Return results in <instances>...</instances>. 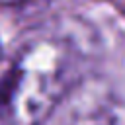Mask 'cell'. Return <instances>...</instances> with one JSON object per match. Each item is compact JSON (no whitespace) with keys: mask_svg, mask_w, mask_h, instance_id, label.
Listing matches in <instances>:
<instances>
[{"mask_svg":"<svg viewBox=\"0 0 125 125\" xmlns=\"http://www.w3.org/2000/svg\"><path fill=\"white\" fill-rule=\"evenodd\" d=\"M64 125H125V105L107 98L80 100L68 111Z\"/></svg>","mask_w":125,"mask_h":125,"instance_id":"2","label":"cell"},{"mask_svg":"<svg viewBox=\"0 0 125 125\" xmlns=\"http://www.w3.org/2000/svg\"><path fill=\"white\" fill-rule=\"evenodd\" d=\"M78 70L70 41L33 37L0 74V125H43L68 94Z\"/></svg>","mask_w":125,"mask_h":125,"instance_id":"1","label":"cell"},{"mask_svg":"<svg viewBox=\"0 0 125 125\" xmlns=\"http://www.w3.org/2000/svg\"><path fill=\"white\" fill-rule=\"evenodd\" d=\"M0 55H2V47H0Z\"/></svg>","mask_w":125,"mask_h":125,"instance_id":"4","label":"cell"},{"mask_svg":"<svg viewBox=\"0 0 125 125\" xmlns=\"http://www.w3.org/2000/svg\"><path fill=\"white\" fill-rule=\"evenodd\" d=\"M21 2H27V0H0V4H21Z\"/></svg>","mask_w":125,"mask_h":125,"instance_id":"3","label":"cell"}]
</instances>
